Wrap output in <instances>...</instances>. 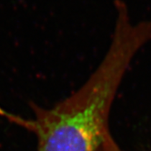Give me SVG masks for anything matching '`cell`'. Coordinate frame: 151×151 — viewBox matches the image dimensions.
Masks as SVG:
<instances>
[{"label": "cell", "mask_w": 151, "mask_h": 151, "mask_svg": "<svg viewBox=\"0 0 151 151\" xmlns=\"http://www.w3.org/2000/svg\"><path fill=\"white\" fill-rule=\"evenodd\" d=\"M104 151H123V150L115 142L112 136L109 135L106 140V143L104 146Z\"/></svg>", "instance_id": "2"}, {"label": "cell", "mask_w": 151, "mask_h": 151, "mask_svg": "<svg viewBox=\"0 0 151 151\" xmlns=\"http://www.w3.org/2000/svg\"><path fill=\"white\" fill-rule=\"evenodd\" d=\"M151 38V19L134 23L120 7L111 46L82 87L50 109L34 106V117L0 109V115L33 132L37 151H104L117 88L135 54Z\"/></svg>", "instance_id": "1"}]
</instances>
